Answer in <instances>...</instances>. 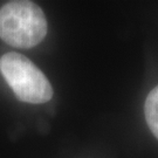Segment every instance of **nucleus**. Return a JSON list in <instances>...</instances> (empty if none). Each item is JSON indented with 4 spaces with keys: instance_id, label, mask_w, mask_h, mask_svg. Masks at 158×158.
I'll use <instances>...</instances> for the list:
<instances>
[{
    "instance_id": "obj_1",
    "label": "nucleus",
    "mask_w": 158,
    "mask_h": 158,
    "mask_svg": "<svg viewBox=\"0 0 158 158\" xmlns=\"http://www.w3.org/2000/svg\"><path fill=\"white\" fill-rule=\"evenodd\" d=\"M47 20L32 1H10L0 8V39L15 48H33L46 38Z\"/></svg>"
},
{
    "instance_id": "obj_2",
    "label": "nucleus",
    "mask_w": 158,
    "mask_h": 158,
    "mask_svg": "<svg viewBox=\"0 0 158 158\" xmlns=\"http://www.w3.org/2000/svg\"><path fill=\"white\" fill-rule=\"evenodd\" d=\"M0 72L20 101L40 104L53 97V88L46 75L23 54H4L0 59Z\"/></svg>"
},
{
    "instance_id": "obj_3",
    "label": "nucleus",
    "mask_w": 158,
    "mask_h": 158,
    "mask_svg": "<svg viewBox=\"0 0 158 158\" xmlns=\"http://www.w3.org/2000/svg\"><path fill=\"white\" fill-rule=\"evenodd\" d=\"M144 114L151 132L158 139V85L148 95L144 106Z\"/></svg>"
}]
</instances>
